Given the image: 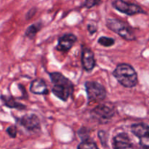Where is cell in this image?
Here are the masks:
<instances>
[{
	"mask_svg": "<svg viewBox=\"0 0 149 149\" xmlns=\"http://www.w3.org/2000/svg\"><path fill=\"white\" fill-rule=\"evenodd\" d=\"M49 75L53 84L52 93L62 101H67L74 93L72 81L60 72L49 73Z\"/></svg>",
	"mask_w": 149,
	"mask_h": 149,
	"instance_id": "obj_1",
	"label": "cell"
},
{
	"mask_svg": "<svg viewBox=\"0 0 149 149\" xmlns=\"http://www.w3.org/2000/svg\"><path fill=\"white\" fill-rule=\"evenodd\" d=\"M118 82L126 88L135 87L138 83V78L135 68L128 63H119L113 72Z\"/></svg>",
	"mask_w": 149,
	"mask_h": 149,
	"instance_id": "obj_2",
	"label": "cell"
},
{
	"mask_svg": "<svg viewBox=\"0 0 149 149\" xmlns=\"http://www.w3.org/2000/svg\"><path fill=\"white\" fill-rule=\"evenodd\" d=\"M107 27L119 36L127 41H134L136 39L133 31L129 25L122 20L116 18H108L106 20Z\"/></svg>",
	"mask_w": 149,
	"mask_h": 149,
	"instance_id": "obj_3",
	"label": "cell"
},
{
	"mask_svg": "<svg viewBox=\"0 0 149 149\" xmlns=\"http://www.w3.org/2000/svg\"><path fill=\"white\" fill-rule=\"evenodd\" d=\"M85 90L87 93L88 104L99 103L103 101L107 95V91L104 86L99 82L94 81H87L85 84Z\"/></svg>",
	"mask_w": 149,
	"mask_h": 149,
	"instance_id": "obj_4",
	"label": "cell"
},
{
	"mask_svg": "<svg viewBox=\"0 0 149 149\" xmlns=\"http://www.w3.org/2000/svg\"><path fill=\"white\" fill-rule=\"evenodd\" d=\"M115 106L112 103H105L99 104L93 109L91 114L94 119L100 123H106L115 115Z\"/></svg>",
	"mask_w": 149,
	"mask_h": 149,
	"instance_id": "obj_5",
	"label": "cell"
},
{
	"mask_svg": "<svg viewBox=\"0 0 149 149\" xmlns=\"http://www.w3.org/2000/svg\"><path fill=\"white\" fill-rule=\"evenodd\" d=\"M131 132L139 139L142 149H149V125L145 123H135L131 125Z\"/></svg>",
	"mask_w": 149,
	"mask_h": 149,
	"instance_id": "obj_6",
	"label": "cell"
},
{
	"mask_svg": "<svg viewBox=\"0 0 149 149\" xmlns=\"http://www.w3.org/2000/svg\"><path fill=\"white\" fill-rule=\"evenodd\" d=\"M112 6L116 10L127 15L132 16L137 14H146V12L139 5L127 2L124 0H115L112 2Z\"/></svg>",
	"mask_w": 149,
	"mask_h": 149,
	"instance_id": "obj_7",
	"label": "cell"
},
{
	"mask_svg": "<svg viewBox=\"0 0 149 149\" xmlns=\"http://www.w3.org/2000/svg\"><path fill=\"white\" fill-rule=\"evenodd\" d=\"M113 149H138L131 141L129 135L125 132L115 135L112 141Z\"/></svg>",
	"mask_w": 149,
	"mask_h": 149,
	"instance_id": "obj_8",
	"label": "cell"
},
{
	"mask_svg": "<svg viewBox=\"0 0 149 149\" xmlns=\"http://www.w3.org/2000/svg\"><path fill=\"white\" fill-rule=\"evenodd\" d=\"M19 123L29 132H36L40 129V121L36 114H26L19 119Z\"/></svg>",
	"mask_w": 149,
	"mask_h": 149,
	"instance_id": "obj_9",
	"label": "cell"
},
{
	"mask_svg": "<svg viewBox=\"0 0 149 149\" xmlns=\"http://www.w3.org/2000/svg\"><path fill=\"white\" fill-rule=\"evenodd\" d=\"M81 64L84 70L87 72L93 71L96 65L94 52L87 47H83L81 49Z\"/></svg>",
	"mask_w": 149,
	"mask_h": 149,
	"instance_id": "obj_10",
	"label": "cell"
},
{
	"mask_svg": "<svg viewBox=\"0 0 149 149\" xmlns=\"http://www.w3.org/2000/svg\"><path fill=\"white\" fill-rule=\"evenodd\" d=\"M77 41V37L74 34L65 33L59 38L56 49L58 51L66 52L73 47Z\"/></svg>",
	"mask_w": 149,
	"mask_h": 149,
	"instance_id": "obj_11",
	"label": "cell"
},
{
	"mask_svg": "<svg viewBox=\"0 0 149 149\" xmlns=\"http://www.w3.org/2000/svg\"><path fill=\"white\" fill-rule=\"evenodd\" d=\"M30 91L35 95L49 94L47 85L42 79L37 78L32 81L30 85Z\"/></svg>",
	"mask_w": 149,
	"mask_h": 149,
	"instance_id": "obj_12",
	"label": "cell"
},
{
	"mask_svg": "<svg viewBox=\"0 0 149 149\" xmlns=\"http://www.w3.org/2000/svg\"><path fill=\"white\" fill-rule=\"evenodd\" d=\"M0 100H1L4 106L9 109H17L19 111L25 110L26 109V106L21 103L17 101L14 97L12 95H0Z\"/></svg>",
	"mask_w": 149,
	"mask_h": 149,
	"instance_id": "obj_13",
	"label": "cell"
},
{
	"mask_svg": "<svg viewBox=\"0 0 149 149\" xmlns=\"http://www.w3.org/2000/svg\"><path fill=\"white\" fill-rule=\"evenodd\" d=\"M42 23L38 22V23H34V24L31 25L30 26L27 28V29L26 30L25 32V36L26 37L29 38L30 39H33L35 37V36L36 35V33L41 30L42 29Z\"/></svg>",
	"mask_w": 149,
	"mask_h": 149,
	"instance_id": "obj_14",
	"label": "cell"
},
{
	"mask_svg": "<svg viewBox=\"0 0 149 149\" xmlns=\"http://www.w3.org/2000/svg\"><path fill=\"white\" fill-rule=\"evenodd\" d=\"M77 149H99L97 144L92 140L88 139L82 141L77 146Z\"/></svg>",
	"mask_w": 149,
	"mask_h": 149,
	"instance_id": "obj_15",
	"label": "cell"
},
{
	"mask_svg": "<svg viewBox=\"0 0 149 149\" xmlns=\"http://www.w3.org/2000/svg\"><path fill=\"white\" fill-rule=\"evenodd\" d=\"M97 42L99 45H102L105 47H110L114 45L115 40L113 38L108 37V36H100L97 40Z\"/></svg>",
	"mask_w": 149,
	"mask_h": 149,
	"instance_id": "obj_16",
	"label": "cell"
},
{
	"mask_svg": "<svg viewBox=\"0 0 149 149\" xmlns=\"http://www.w3.org/2000/svg\"><path fill=\"white\" fill-rule=\"evenodd\" d=\"M78 135L82 141L90 139V130L87 128L82 127L80 130H79Z\"/></svg>",
	"mask_w": 149,
	"mask_h": 149,
	"instance_id": "obj_17",
	"label": "cell"
},
{
	"mask_svg": "<svg viewBox=\"0 0 149 149\" xmlns=\"http://www.w3.org/2000/svg\"><path fill=\"white\" fill-rule=\"evenodd\" d=\"M97 136H98L99 139H100L101 144L103 146L106 147L107 146V142H108V134L106 132L103 130H100L97 132Z\"/></svg>",
	"mask_w": 149,
	"mask_h": 149,
	"instance_id": "obj_18",
	"label": "cell"
},
{
	"mask_svg": "<svg viewBox=\"0 0 149 149\" xmlns=\"http://www.w3.org/2000/svg\"><path fill=\"white\" fill-rule=\"evenodd\" d=\"M6 132L11 138H15L17 137V127L15 125H11V126L8 127L6 130Z\"/></svg>",
	"mask_w": 149,
	"mask_h": 149,
	"instance_id": "obj_19",
	"label": "cell"
},
{
	"mask_svg": "<svg viewBox=\"0 0 149 149\" xmlns=\"http://www.w3.org/2000/svg\"><path fill=\"white\" fill-rule=\"evenodd\" d=\"M100 2H101V0H85L83 6L87 9H90L99 4Z\"/></svg>",
	"mask_w": 149,
	"mask_h": 149,
	"instance_id": "obj_20",
	"label": "cell"
},
{
	"mask_svg": "<svg viewBox=\"0 0 149 149\" xmlns=\"http://www.w3.org/2000/svg\"><path fill=\"white\" fill-rule=\"evenodd\" d=\"M36 11H37V10H36V8H35V7H33V8H31V10H29V11H28L27 14H26V20H30V19H31L32 17H33V15L36 14Z\"/></svg>",
	"mask_w": 149,
	"mask_h": 149,
	"instance_id": "obj_21",
	"label": "cell"
},
{
	"mask_svg": "<svg viewBox=\"0 0 149 149\" xmlns=\"http://www.w3.org/2000/svg\"><path fill=\"white\" fill-rule=\"evenodd\" d=\"M97 26L95 23H90L87 25V30L90 32V34H93L97 31Z\"/></svg>",
	"mask_w": 149,
	"mask_h": 149,
	"instance_id": "obj_22",
	"label": "cell"
}]
</instances>
